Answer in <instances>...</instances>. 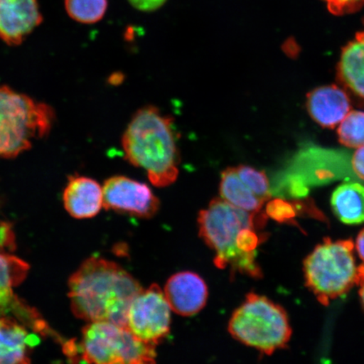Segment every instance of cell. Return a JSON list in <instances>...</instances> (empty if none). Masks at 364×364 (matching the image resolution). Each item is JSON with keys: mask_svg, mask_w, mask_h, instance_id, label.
Wrapping results in <instances>:
<instances>
[{"mask_svg": "<svg viewBox=\"0 0 364 364\" xmlns=\"http://www.w3.org/2000/svg\"><path fill=\"white\" fill-rule=\"evenodd\" d=\"M68 296L76 317L109 322L127 328V313L142 287L116 262L92 257L68 281Z\"/></svg>", "mask_w": 364, "mask_h": 364, "instance_id": "1", "label": "cell"}, {"mask_svg": "<svg viewBox=\"0 0 364 364\" xmlns=\"http://www.w3.org/2000/svg\"><path fill=\"white\" fill-rule=\"evenodd\" d=\"M125 158L132 165L148 172L150 182L166 188L179 176V150L174 122L159 109H139L127 126L122 139Z\"/></svg>", "mask_w": 364, "mask_h": 364, "instance_id": "2", "label": "cell"}, {"mask_svg": "<svg viewBox=\"0 0 364 364\" xmlns=\"http://www.w3.org/2000/svg\"><path fill=\"white\" fill-rule=\"evenodd\" d=\"M199 235L215 252L217 267L231 270L252 277H262L257 263L247 260L238 250L240 232L247 228L259 229L266 223L264 213L242 210L221 198H213L207 208L199 212Z\"/></svg>", "mask_w": 364, "mask_h": 364, "instance_id": "3", "label": "cell"}, {"mask_svg": "<svg viewBox=\"0 0 364 364\" xmlns=\"http://www.w3.org/2000/svg\"><path fill=\"white\" fill-rule=\"evenodd\" d=\"M229 331L240 343L267 355L284 348L292 335L285 309L265 296L253 293L235 309Z\"/></svg>", "mask_w": 364, "mask_h": 364, "instance_id": "4", "label": "cell"}, {"mask_svg": "<svg viewBox=\"0 0 364 364\" xmlns=\"http://www.w3.org/2000/svg\"><path fill=\"white\" fill-rule=\"evenodd\" d=\"M53 112L44 103L0 85V158H14L51 129Z\"/></svg>", "mask_w": 364, "mask_h": 364, "instance_id": "5", "label": "cell"}, {"mask_svg": "<svg viewBox=\"0 0 364 364\" xmlns=\"http://www.w3.org/2000/svg\"><path fill=\"white\" fill-rule=\"evenodd\" d=\"M353 249L352 240L326 238L304 260L306 286L324 306L348 293L357 284L358 267Z\"/></svg>", "mask_w": 364, "mask_h": 364, "instance_id": "6", "label": "cell"}, {"mask_svg": "<svg viewBox=\"0 0 364 364\" xmlns=\"http://www.w3.org/2000/svg\"><path fill=\"white\" fill-rule=\"evenodd\" d=\"M79 349L88 364H156V346L109 322H89L82 331Z\"/></svg>", "mask_w": 364, "mask_h": 364, "instance_id": "7", "label": "cell"}, {"mask_svg": "<svg viewBox=\"0 0 364 364\" xmlns=\"http://www.w3.org/2000/svg\"><path fill=\"white\" fill-rule=\"evenodd\" d=\"M171 323V308L157 284L135 296L127 313V329L136 338L156 346L169 335Z\"/></svg>", "mask_w": 364, "mask_h": 364, "instance_id": "8", "label": "cell"}, {"mask_svg": "<svg viewBox=\"0 0 364 364\" xmlns=\"http://www.w3.org/2000/svg\"><path fill=\"white\" fill-rule=\"evenodd\" d=\"M103 207L140 218L156 215L161 202L149 186L124 176H115L102 186Z\"/></svg>", "mask_w": 364, "mask_h": 364, "instance_id": "9", "label": "cell"}, {"mask_svg": "<svg viewBox=\"0 0 364 364\" xmlns=\"http://www.w3.org/2000/svg\"><path fill=\"white\" fill-rule=\"evenodd\" d=\"M43 21L38 0H0V40L11 47L22 44Z\"/></svg>", "mask_w": 364, "mask_h": 364, "instance_id": "10", "label": "cell"}, {"mask_svg": "<svg viewBox=\"0 0 364 364\" xmlns=\"http://www.w3.org/2000/svg\"><path fill=\"white\" fill-rule=\"evenodd\" d=\"M171 311L182 316H192L206 306L208 289L201 277L193 272H181L171 276L165 287Z\"/></svg>", "mask_w": 364, "mask_h": 364, "instance_id": "11", "label": "cell"}, {"mask_svg": "<svg viewBox=\"0 0 364 364\" xmlns=\"http://www.w3.org/2000/svg\"><path fill=\"white\" fill-rule=\"evenodd\" d=\"M306 107L312 119L325 129H333L352 110L349 95L338 85H326L307 95Z\"/></svg>", "mask_w": 364, "mask_h": 364, "instance_id": "12", "label": "cell"}, {"mask_svg": "<svg viewBox=\"0 0 364 364\" xmlns=\"http://www.w3.org/2000/svg\"><path fill=\"white\" fill-rule=\"evenodd\" d=\"M63 204L72 217L84 220L97 216L103 207L102 186L86 176L70 177L63 193Z\"/></svg>", "mask_w": 364, "mask_h": 364, "instance_id": "13", "label": "cell"}, {"mask_svg": "<svg viewBox=\"0 0 364 364\" xmlns=\"http://www.w3.org/2000/svg\"><path fill=\"white\" fill-rule=\"evenodd\" d=\"M338 80L343 90L364 106V38L356 36L343 48L338 65Z\"/></svg>", "mask_w": 364, "mask_h": 364, "instance_id": "14", "label": "cell"}, {"mask_svg": "<svg viewBox=\"0 0 364 364\" xmlns=\"http://www.w3.org/2000/svg\"><path fill=\"white\" fill-rule=\"evenodd\" d=\"M33 338L19 322L0 316V364H31Z\"/></svg>", "mask_w": 364, "mask_h": 364, "instance_id": "15", "label": "cell"}, {"mask_svg": "<svg viewBox=\"0 0 364 364\" xmlns=\"http://www.w3.org/2000/svg\"><path fill=\"white\" fill-rule=\"evenodd\" d=\"M332 210L346 225H360L364 222V186L348 182L336 188L331 200Z\"/></svg>", "mask_w": 364, "mask_h": 364, "instance_id": "16", "label": "cell"}, {"mask_svg": "<svg viewBox=\"0 0 364 364\" xmlns=\"http://www.w3.org/2000/svg\"><path fill=\"white\" fill-rule=\"evenodd\" d=\"M220 198L233 206L250 213L261 212L264 202L257 198L240 178L235 168L221 173Z\"/></svg>", "mask_w": 364, "mask_h": 364, "instance_id": "17", "label": "cell"}, {"mask_svg": "<svg viewBox=\"0 0 364 364\" xmlns=\"http://www.w3.org/2000/svg\"><path fill=\"white\" fill-rule=\"evenodd\" d=\"M28 271V264L0 250V311L14 303V289L24 281Z\"/></svg>", "mask_w": 364, "mask_h": 364, "instance_id": "18", "label": "cell"}, {"mask_svg": "<svg viewBox=\"0 0 364 364\" xmlns=\"http://www.w3.org/2000/svg\"><path fill=\"white\" fill-rule=\"evenodd\" d=\"M65 7L71 19L82 24H94L106 14L107 0H65Z\"/></svg>", "mask_w": 364, "mask_h": 364, "instance_id": "19", "label": "cell"}, {"mask_svg": "<svg viewBox=\"0 0 364 364\" xmlns=\"http://www.w3.org/2000/svg\"><path fill=\"white\" fill-rule=\"evenodd\" d=\"M339 142L344 146H364V112L351 111L341 122L338 129Z\"/></svg>", "mask_w": 364, "mask_h": 364, "instance_id": "20", "label": "cell"}, {"mask_svg": "<svg viewBox=\"0 0 364 364\" xmlns=\"http://www.w3.org/2000/svg\"><path fill=\"white\" fill-rule=\"evenodd\" d=\"M235 168L241 181L257 198L264 203L271 198L270 182L265 172L245 165Z\"/></svg>", "mask_w": 364, "mask_h": 364, "instance_id": "21", "label": "cell"}, {"mask_svg": "<svg viewBox=\"0 0 364 364\" xmlns=\"http://www.w3.org/2000/svg\"><path fill=\"white\" fill-rule=\"evenodd\" d=\"M266 213L277 222L290 223L297 216V208L283 199L276 198L267 203Z\"/></svg>", "mask_w": 364, "mask_h": 364, "instance_id": "22", "label": "cell"}, {"mask_svg": "<svg viewBox=\"0 0 364 364\" xmlns=\"http://www.w3.org/2000/svg\"><path fill=\"white\" fill-rule=\"evenodd\" d=\"M329 11L335 16H345L361 10L364 0H323Z\"/></svg>", "mask_w": 364, "mask_h": 364, "instance_id": "23", "label": "cell"}, {"mask_svg": "<svg viewBox=\"0 0 364 364\" xmlns=\"http://www.w3.org/2000/svg\"><path fill=\"white\" fill-rule=\"evenodd\" d=\"M14 239L15 236L11 226L6 222H0V250L7 252V250L12 249L15 244Z\"/></svg>", "mask_w": 364, "mask_h": 364, "instance_id": "24", "label": "cell"}, {"mask_svg": "<svg viewBox=\"0 0 364 364\" xmlns=\"http://www.w3.org/2000/svg\"><path fill=\"white\" fill-rule=\"evenodd\" d=\"M167 0H129V2L136 10L150 12L158 10Z\"/></svg>", "mask_w": 364, "mask_h": 364, "instance_id": "25", "label": "cell"}, {"mask_svg": "<svg viewBox=\"0 0 364 364\" xmlns=\"http://www.w3.org/2000/svg\"><path fill=\"white\" fill-rule=\"evenodd\" d=\"M352 168L358 178L364 181V146L358 148L354 153Z\"/></svg>", "mask_w": 364, "mask_h": 364, "instance_id": "26", "label": "cell"}, {"mask_svg": "<svg viewBox=\"0 0 364 364\" xmlns=\"http://www.w3.org/2000/svg\"><path fill=\"white\" fill-rule=\"evenodd\" d=\"M359 286V296L364 308V264L358 267V283Z\"/></svg>", "mask_w": 364, "mask_h": 364, "instance_id": "27", "label": "cell"}, {"mask_svg": "<svg viewBox=\"0 0 364 364\" xmlns=\"http://www.w3.org/2000/svg\"><path fill=\"white\" fill-rule=\"evenodd\" d=\"M356 249L359 257L364 263V229L358 235L356 241Z\"/></svg>", "mask_w": 364, "mask_h": 364, "instance_id": "28", "label": "cell"}, {"mask_svg": "<svg viewBox=\"0 0 364 364\" xmlns=\"http://www.w3.org/2000/svg\"><path fill=\"white\" fill-rule=\"evenodd\" d=\"M122 80H124V75L122 74H115L111 77L110 82L113 85L121 84Z\"/></svg>", "mask_w": 364, "mask_h": 364, "instance_id": "29", "label": "cell"}, {"mask_svg": "<svg viewBox=\"0 0 364 364\" xmlns=\"http://www.w3.org/2000/svg\"><path fill=\"white\" fill-rule=\"evenodd\" d=\"M356 36H360V38H364V31H361V33H358Z\"/></svg>", "mask_w": 364, "mask_h": 364, "instance_id": "30", "label": "cell"}]
</instances>
